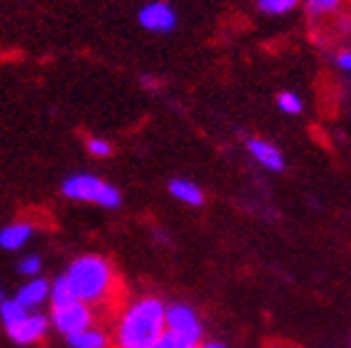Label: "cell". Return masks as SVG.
I'll list each match as a JSON object with an SVG mask.
<instances>
[{
    "label": "cell",
    "mask_w": 351,
    "mask_h": 348,
    "mask_svg": "<svg viewBox=\"0 0 351 348\" xmlns=\"http://www.w3.org/2000/svg\"><path fill=\"white\" fill-rule=\"evenodd\" d=\"M40 269H43V261H40V256H35V254H27L18 261V271H21L23 276H33L35 279V276L40 274Z\"/></svg>",
    "instance_id": "obj_19"
},
{
    "label": "cell",
    "mask_w": 351,
    "mask_h": 348,
    "mask_svg": "<svg viewBox=\"0 0 351 348\" xmlns=\"http://www.w3.org/2000/svg\"><path fill=\"white\" fill-rule=\"evenodd\" d=\"M165 314H167V306L155 296H145V299L132 301L120 314V321L115 328V346L157 348L162 334L167 331Z\"/></svg>",
    "instance_id": "obj_1"
},
{
    "label": "cell",
    "mask_w": 351,
    "mask_h": 348,
    "mask_svg": "<svg viewBox=\"0 0 351 348\" xmlns=\"http://www.w3.org/2000/svg\"><path fill=\"white\" fill-rule=\"evenodd\" d=\"M77 299H75L73 288H70L68 279L65 276H60L55 284H50V303L55 306H68V303H75Z\"/></svg>",
    "instance_id": "obj_14"
},
{
    "label": "cell",
    "mask_w": 351,
    "mask_h": 348,
    "mask_svg": "<svg viewBox=\"0 0 351 348\" xmlns=\"http://www.w3.org/2000/svg\"><path fill=\"white\" fill-rule=\"evenodd\" d=\"M33 234H35L33 224H27V221H13V224H8V227L0 229V249L18 251V249L25 247Z\"/></svg>",
    "instance_id": "obj_9"
},
{
    "label": "cell",
    "mask_w": 351,
    "mask_h": 348,
    "mask_svg": "<svg viewBox=\"0 0 351 348\" xmlns=\"http://www.w3.org/2000/svg\"><path fill=\"white\" fill-rule=\"evenodd\" d=\"M137 23H140L145 30H149V33L167 35L177 27V13H175V8L169 5V3H165V0H152V3L140 8Z\"/></svg>",
    "instance_id": "obj_5"
},
{
    "label": "cell",
    "mask_w": 351,
    "mask_h": 348,
    "mask_svg": "<svg viewBox=\"0 0 351 348\" xmlns=\"http://www.w3.org/2000/svg\"><path fill=\"white\" fill-rule=\"evenodd\" d=\"M45 299H50V284H47L45 279H40V276L30 279V282L18 291V296H15V301L21 303L23 308H27V311H30V308H38Z\"/></svg>",
    "instance_id": "obj_10"
},
{
    "label": "cell",
    "mask_w": 351,
    "mask_h": 348,
    "mask_svg": "<svg viewBox=\"0 0 351 348\" xmlns=\"http://www.w3.org/2000/svg\"><path fill=\"white\" fill-rule=\"evenodd\" d=\"M304 8H306V15H309L311 21H319V18L339 13L341 0H304Z\"/></svg>",
    "instance_id": "obj_13"
},
{
    "label": "cell",
    "mask_w": 351,
    "mask_h": 348,
    "mask_svg": "<svg viewBox=\"0 0 351 348\" xmlns=\"http://www.w3.org/2000/svg\"><path fill=\"white\" fill-rule=\"evenodd\" d=\"M62 195L75 201H88V204H97L105 209H117L122 204V195L117 187L108 184L105 179L95 177V174H73L62 182Z\"/></svg>",
    "instance_id": "obj_3"
},
{
    "label": "cell",
    "mask_w": 351,
    "mask_h": 348,
    "mask_svg": "<svg viewBox=\"0 0 351 348\" xmlns=\"http://www.w3.org/2000/svg\"><path fill=\"white\" fill-rule=\"evenodd\" d=\"M199 348H227V346H222V343H204V346H199Z\"/></svg>",
    "instance_id": "obj_22"
},
{
    "label": "cell",
    "mask_w": 351,
    "mask_h": 348,
    "mask_svg": "<svg viewBox=\"0 0 351 348\" xmlns=\"http://www.w3.org/2000/svg\"><path fill=\"white\" fill-rule=\"evenodd\" d=\"M247 152L252 154V160L259 162L264 169H269V172H282L284 169V154L279 152V147H274L271 142L267 140H254L247 142Z\"/></svg>",
    "instance_id": "obj_8"
},
{
    "label": "cell",
    "mask_w": 351,
    "mask_h": 348,
    "mask_svg": "<svg viewBox=\"0 0 351 348\" xmlns=\"http://www.w3.org/2000/svg\"><path fill=\"white\" fill-rule=\"evenodd\" d=\"M169 195L175 197L177 201H182V204H189V207H202L204 204V192L189 179L169 182Z\"/></svg>",
    "instance_id": "obj_11"
},
{
    "label": "cell",
    "mask_w": 351,
    "mask_h": 348,
    "mask_svg": "<svg viewBox=\"0 0 351 348\" xmlns=\"http://www.w3.org/2000/svg\"><path fill=\"white\" fill-rule=\"evenodd\" d=\"M337 67L351 75V50H341V53L337 55Z\"/></svg>",
    "instance_id": "obj_21"
},
{
    "label": "cell",
    "mask_w": 351,
    "mask_h": 348,
    "mask_svg": "<svg viewBox=\"0 0 351 348\" xmlns=\"http://www.w3.org/2000/svg\"><path fill=\"white\" fill-rule=\"evenodd\" d=\"M0 301H3V294H0Z\"/></svg>",
    "instance_id": "obj_23"
},
{
    "label": "cell",
    "mask_w": 351,
    "mask_h": 348,
    "mask_svg": "<svg viewBox=\"0 0 351 348\" xmlns=\"http://www.w3.org/2000/svg\"><path fill=\"white\" fill-rule=\"evenodd\" d=\"M5 331L15 343H23V346H27V343L40 341L43 336H45L47 319H45V316H40V314H27L21 323H15V326L5 328Z\"/></svg>",
    "instance_id": "obj_7"
},
{
    "label": "cell",
    "mask_w": 351,
    "mask_h": 348,
    "mask_svg": "<svg viewBox=\"0 0 351 348\" xmlns=\"http://www.w3.org/2000/svg\"><path fill=\"white\" fill-rule=\"evenodd\" d=\"M50 323L65 336L80 334L93 323V308L82 301L68 303V306H55L53 314H50Z\"/></svg>",
    "instance_id": "obj_4"
},
{
    "label": "cell",
    "mask_w": 351,
    "mask_h": 348,
    "mask_svg": "<svg viewBox=\"0 0 351 348\" xmlns=\"http://www.w3.org/2000/svg\"><path fill=\"white\" fill-rule=\"evenodd\" d=\"M165 323H167V331H175V334L184 336L189 341L199 343V338H202L199 316L195 314V308L184 306V303H172V306H167Z\"/></svg>",
    "instance_id": "obj_6"
},
{
    "label": "cell",
    "mask_w": 351,
    "mask_h": 348,
    "mask_svg": "<svg viewBox=\"0 0 351 348\" xmlns=\"http://www.w3.org/2000/svg\"><path fill=\"white\" fill-rule=\"evenodd\" d=\"M68 343L73 348H108V334L100 328H85L80 334L68 336Z\"/></svg>",
    "instance_id": "obj_12"
},
{
    "label": "cell",
    "mask_w": 351,
    "mask_h": 348,
    "mask_svg": "<svg viewBox=\"0 0 351 348\" xmlns=\"http://www.w3.org/2000/svg\"><path fill=\"white\" fill-rule=\"evenodd\" d=\"M297 5H299V0H257L259 10H262L264 15H271V18L291 13Z\"/></svg>",
    "instance_id": "obj_15"
},
{
    "label": "cell",
    "mask_w": 351,
    "mask_h": 348,
    "mask_svg": "<svg viewBox=\"0 0 351 348\" xmlns=\"http://www.w3.org/2000/svg\"><path fill=\"white\" fill-rule=\"evenodd\" d=\"M88 152L93 154V157H110L112 154V145H110L108 140H102V137H90L88 140Z\"/></svg>",
    "instance_id": "obj_20"
},
{
    "label": "cell",
    "mask_w": 351,
    "mask_h": 348,
    "mask_svg": "<svg viewBox=\"0 0 351 348\" xmlns=\"http://www.w3.org/2000/svg\"><path fill=\"white\" fill-rule=\"evenodd\" d=\"M27 316V308H23L21 303L15 301H3L0 303V319H3V323H5V328L15 326V323H21L23 319Z\"/></svg>",
    "instance_id": "obj_16"
},
{
    "label": "cell",
    "mask_w": 351,
    "mask_h": 348,
    "mask_svg": "<svg viewBox=\"0 0 351 348\" xmlns=\"http://www.w3.org/2000/svg\"><path fill=\"white\" fill-rule=\"evenodd\" d=\"M157 348H197V343L184 338V336L175 334V331H165L160 343H157Z\"/></svg>",
    "instance_id": "obj_18"
},
{
    "label": "cell",
    "mask_w": 351,
    "mask_h": 348,
    "mask_svg": "<svg viewBox=\"0 0 351 348\" xmlns=\"http://www.w3.org/2000/svg\"><path fill=\"white\" fill-rule=\"evenodd\" d=\"M70 288L77 301L88 303V306H97V303L110 301L117 291V276L115 269L108 259H102L97 254H88L75 259L65 271Z\"/></svg>",
    "instance_id": "obj_2"
},
{
    "label": "cell",
    "mask_w": 351,
    "mask_h": 348,
    "mask_svg": "<svg viewBox=\"0 0 351 348\" xmlns=\"http://www.w3.org/2000/svg\"><path fill=\"white\" fill-rule=\"evenodd\" d=\"M277 108L282 110L284 114H302V110H304V102H302V97H299L297 92H282L277 97Z\"/></svg>",
    "instance_id": "obj_17"
}]
</instances>
